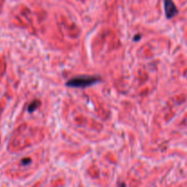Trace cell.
I'll list each match as a JSON object with an SVG mask.
<instances>
[{"mask_svg": "<svg viewBox=\"0 0 187 187\" xmlns=\"http://www.w3.org/2000/svg\"><path fill=\"white\" fill-rule=\"evenodd\" d=\"M101 80L97 77H91V76H83V77H76L74 79L69 80L66 85L72 88H86L89 86H91L99 82Z\"/></svg>", "mask_w": 187, "mask_h": 187, "instance_id": "obj_1", "label": "cell"}, {"mask_svg": "<svg viewBox=\"0 0 187 187\" xmlns=\"http://www.w3.org/2000/svg\"><path fill=\"white\" fill-rule=\"evenodd\" d=\"M165 14L168 18H172L177 14V8L172 0H164Z\"/></svg>", "mask_w": 187, "mask_h": 187, "instance_id": "obj_2", "label": "cell"}, {"mask_svg": "<svg viewBox=\"0 0 187 187\" xmlns=\"http://www.w3.org/2000/svg\"><path fill=\"white\" fill-rule=\"evenodd\" d=\"M39 103H40V102H39V101H34L28 106V111H29V112H32L33 110H35L37 108V106L39 105Z\"/></svg>", "mask_w": 187, "mask_h": 187, "instance_id": "obj_3", "label": "cell"}, {"mask_svg": "<svg viewBox=\"0 0 187 187\" xmlns=\"http://www.w3.org/2000/svg\"><path fill=\"white\" fill-rule=\"evenodd\" d=\"M22 162L24 163V164H27V163H29V162H31V160L30 159H24L23 161H22Z\"/></svg>", "mask_w": 187, "mask_h": 187, "instance_id": "obj_4", "label": "cell"}]
</instances>
